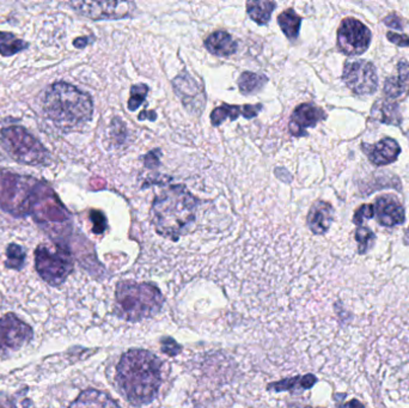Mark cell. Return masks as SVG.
<instances>
[{
	"label": "cell",
	"mask_w": 409,
	"mask_h": 408,
	"mask_svg": "<svg viewBox=\"0 0 409 408\" xmlns=\"http://www.w3.org/2000/svg\"><path fill=\"white\" fill-rule=\"evenodd\" d=\"M116 379L132 405L140 407L150 404L162 384V362L148 351H128L120 359Z\"/></svg>",
	"instance_id": "1"
},
{
	"label": "cell",
	"mask_w": 409,
	"mask_h": 408,
	"mask_svg": "<svg viewBox=\"0 0 409 408\" xmlns=\"http://www.w3.org/2000/svg\"><path fill=\"white\" fill-rule=\"evenodd\" d=\"M197 200L183 185H170L155 199L152 224L163 237L179 241L195 223Z\"/></svg>",
	"instance_id": "2"
},
{
	"label": "cell",
	"mask_w": 409,
	"mask_h": 408,
	"mask_svg": "<svg viewBox=\"0 0 409 408\" xmlns=\"http://www.w3.org/2000/svg\"><path fill=\"white\" fill-rule=\"evenodd\" d=\"M42 107L47 118L62 128L85 124L94 113L90 95L65 82L54 83L45 91Z\"/></svg>",
	"instance_id": "3"
},
{
	"label": "cell",
	"mask_w": 409,
	"mask_h": 408,
	"mask_svg": "<svg viewBox=\"0 0 409 408\" xmlns=\"http://www.w3.org/2000/svg\"><path fill=\"white\" fill-rule=\"evenodd\" d=\"M163 304V295L153 284L121 281L116 286L118 314L126 321L137 322L152 318Z\"/></svg>",
	"instance_id": "4"
},
{
	"label": "cell",
	"mask_w": 409,
	"mask_h": 408,
	"mask_svg": "<svg viewBox=\"0 0 409 408\" xmlns=\"http://www.w3.org/2000/svg\"><path fill=\"white\" fill-rule=\"evenodd\" d=\"M40 182L32 176L0 168V209L13 217L32 215Z\"/></svg>",
	"instance_id": "5"
},
{
	"label": "cell",
	"mask_w": 409,
	"mask_h": 408,
	"mask_svg": "<svg viewBox=\"0 0 409 408\" xmlns=\"http://www.w3.org/2000/svg\"><path fill=\"white\" fill-rule=\"evenodd\" d=\"M0 141L8 156L22 164L47 165L50 161L48 150L41 141L21 126H8L1 129Z\"/></svg>",
	"instance_id": "6"
},
{
	"label": "cell",
	"mask_w": 409,
	"mask_h": 408,
	"mask_svg": "<svg viewBox=\"0 0 409 408\" xmlns=\"http://www.w3.org/2000/svg\"><path fill=\"white\" fill-rule=\"evenodd\" d=\"M35 266L43 281L50 285H60L74 269L71 253L62 244H41L35 251Z\"/></svg>",
	"instance_id": "7"
},
{
	"label": "cell",
	"mask_w": 409,
	"mask_h": 408,
	"mask_svg": "<svg viewBox=\"0 0 409 408\" xmlns=\"http://www.w3.org/2000/svg\"><path fill=\"white\" fill-rule=\"evenodd\" d=\"M34 219L47 230L57 229L70 220V215L62 205L60 199L45 182H40L37 190L36 202L34 206Z\"/></svg>",
	"instance_id": "8"
},
{
	"label": "cell",
	"mask_w": 409,
	"mask_h": 408,
	"mask_svg": "<svg viewBox=\"0 0 409 408\" xmlns=\"http://www.w3.org/2000/svg\"><path fill=\"white\" fill-rule=\"evenodd\" d=\"M371 31L356 18H345L338 30V45L346 55H360L371 43Z\"/></svg>",
	"instance_id": "9"
},
{
	"label": "cell",
	"mask_w": 409,
	"mask_h": 408,
	"mask_svg": "<svg viewBox=\"0 0 409 408\" xmlns=\"http://www.w3.org/2000/svg\"><path fill=\"white\" fill-rule=\"evenodd\" d=\"M342 79L356 95H371L378 87L376 69L366 60L346 62Z\"/></svg>",
	"instance_id": "10"
},
{
	"label": "cell",
	"mask_w": 409,
	"mask_h": 408,
	"mask_svg": "<svg viewBox=\"0 0 409 408\" xmlns=\"http://www.w3.org/2000/svg\"><path fill=\"white\" fill-rule=\"evenodd\" d=\"M70 6L95 21L125 18L134 10V3L130 1H74Z\"/></svg>",
	"instance_id": "11"
},
{
	"label": "cell",
	"mask_w": 409,
	"mask_h": 408,
	"mask_svg": "<svg viewBox=\"0 0 409 408\" xmlns=\"http://www.w3.org/2000/svg\"><path fill=\"white\" fill-rule=\"evenodd\" d=\"M33 337V330L15 314L0 318V350H18Z\"/></svg>",
	"instance_id": "12"
},
{
	"label": "cell",
	"mask_w": 409,
	"mask_h": 408,
	"mask_svg": "<svg viewBox=\"0 0 409 408\" xmlns=\"http://www.w3.org/2000/svg\"><path fill=\"white\" fill-rule=\"evenodd\" d=\"M327 118L322 108L314 104H304L296 108L290 120V132L292 136H304L307 134V128L315 127L316 125Z\"/></svg>",
	"instance_id": "13"
},
{
	"label": "cell",
	"mask_w": 409,
	"mask_h": 408,
	"mask_svg": "<svg viewBox=\"0 0 409 408\" xmlns=\"http://www.w3.org/2000/svg\"><path fill=\"white\" fill-rule=\"evenodd\" d=\"M373 209L377 222L383 227H396L405 222V209L398 199L391 194H384L377 198Z\"/></svg>",
	"instance_id": "14"
},
{
	"label": "cell",
	"mask_w": 409,
	"mask_h": 408,
	"mask_svg": "<svg viewBox=\"0 0 409 408\" xmlns=\"http://www.w3.org/2000/svg\"><path fill=\"white\" fill-rule=\"evenodd\" d=\"M172 84L184 106L188 107L190 111H197L200 113L206 102V97L197 82L188 73H182L174 79Z\"/></svg>",
	"instance_id": "15"
},
{
	"label": "cell",
	"mask_w": 409,
	"mask_h": 408,
	"mask_svg": "<svg viewBox=\"0 0 409 408\" xmlns=\"http://www.w3.org/2000/svg\"><path fill=\"white\" fill-rule=\"evenodd\" d=\"M368 160L375 165H387L396 161L401 153V148L393 138H384L373 146L361 145Z\"/></svg>",
	"instance_id": "16"
},
{
	"label": "cell",
	"mask_w": 409,
	"mask_h": 408,
	"mask_svg": "<svg viewBox=\"0 0 409 408\" xmlns=\"http://www.w3.org/2000/svg\"><path fill=\"white\" fill-rule=\"evenodd\" d=\"M334 220V209L327 202H316L307 215V225L315 235H324Z\"/></svg>",
	"instance_id": "17"
},
{
	"label": "cell",
	"mask_w": 409,
	"mask_h": 408,
	"mask_svg": "<svg viewBox=\"0 0 409 408\" xmlns=\"http://www.w3.org/2000/svg\"><path fill=\"white\" fill-rule=\"evenodd\" d=\"M262 104H247L243 107L238 106H230V104H223L221 107L216 108L211 114V122L213 126H221L224 120H236L238 116H244L246 119H253L258 115L261 111Z\"/></svg>",
	"instance_id": "18"
},
{
	"label": "cell",
	"mask_w": 409,
	"mask_h": 408,
	"mask_svg": "<svg viewBox=\"0 0 409 408\" xmlns=\"http://www.w3.org/2000/svg\"><path fill=\"white\" fill-rule=\"evenodd\" d=\"M397 71V77H389L384 83V94L389 99H400L409 95L408 62H398Z\"/></svg>",
	"instance_id": "19"
},
{
	"label": "cell",
	"mask_w": 409,
	"mask_h": 408,
	"mask_svg": "<svg viewBox=\"0 0 409 408\" xmlns=\"http://www.w3.org/2000/svg\"><path fill=\"white\" fill-rule=\"evenodd\" d=\"M204 47L217 57H230L237 50V42L226 31L218 30L204 40Z\"/></svg>",
	"instance_id": "20"
},
{
	"label": "cell",
	"mask_w": 409,
	"mask_h": 408,
	"mask_svg": "<svg viewBox=\"0 0 409 408\" xmlns=\"http://www.w3.org/2000/svg\"><path fill=\"white\" fill-rule=\"evenodd\" d=\"M70 408H121L106 393L88 389L78 396Z\"/></svg>",
	"instance_id": "21"
},
{
	"label": "cell",
	"mask_w": 409,
	"mask_h": 408,
	"mask_svg": "<svg viewBox=\"0 0 409 408\" xmlns=\"http://www.w3.org/2000/svg\"><path fill=\"white\" fill-rule=\"evenodd\" d=\"M373 118L384 122V124L394 125L398 126L401 124L402 118L400 114L398 106L395 102H389V101H377L371 111Z\"/></svg>",
	"instance_id": "22"
},
{
	"label": "cell",
	"mask_w": 409,
	"mask_h": 408,
	"mask_svg": "<svg viewBox=\"0 0 409 408\" xmlns=\"http://www.w3.org/2000/svg\"><path fill=\"white\" fill-rule=\"evenodd\" d=\"M277 8L275 1H248L247 3V13L249 15L250 18L260 25H265L270 22L272 13Z\"/></svg>",
	"instance_id": "23"
},
{
	"label": "cell",
	"mask_w": 409,
	"mask_h": 408,
	"mask_svg": "<svg viewBox=\"0 0 409 408\" xmlns=\"http://www.w3.org/2000/svg\"><path fill=\"white\" fill-rule=\"evenodd\" d=\"M278 23L282 33L285 34L290 40H296L298 37L302 18L297 15L293 8H287L284 13H280L278 16Z\"/></svg>",
	"instance_id": "24"
},
{
	"label": "cell",
	"mask_w": 409,
	"mask_h": 408,
	"mask_svg": "<svg viewBox=\"0 0 409 408\" xmlns=\"http://www.w3.org/2000/svg\"><path fill=\"white\" fill-rule=\"evenodd\" d=\"M267 82H268V79H267L266 76L253 73V72H244L238 79V87H240L242 94L251 95V94H256L261 90Z\"/></svg>",
	"instance_id": "25"
},
{
	"label": "cell",
	"mask_w": 409,
	"mask_h": 408,
	"mask_svg": "<svg viewBox=\"0 0 409 408\" xmlns=\"http://www.w3.org/2000/svg\"><path fill=\"white\" fill-rule=\"evenodd\" d=\"M28 42L15 36L8 31H0V54L3 57H11L18 52L28 48Z\"/></svg>",
	"instance_id": "26"
},
{
	"label": "cell",
	"mask_w": 409,
	"mask_h": 408,
	"mask_svg": "<svg viewBox=\"0 0 409 408\" xmlns=\"http://www.w3.org/2000/svg\"><path fill=\"white\" fill-rule=\"evenodd\" d=\"M25 251L21 246L11 244L6 249V267L21 269L25 266Z\"/></svg>",
	"instance_id": "27"
},
{
	"label": "cell",
	"mask_w": 409,
	"mask_h": 408,
	"mask_svg": "<svg viewBox=\"0 0 409 408\" xmlns=\"http://www.w3.org/2000/svg\"><path fill=\"white\" fill-rule=\"evenodd\" d=\"M356 239L360 254H365L373 247L376 236L368 227H358L356 231Z\"/></svg>",
	"instance_id": "28"
},
{
	"label": "cell",
	"mask_w": 409,
	"mask_h": 408,
	"mask_svg": "<svg viewBox=\"0 0 409 408\" xmlns=\"http://www.w3.org/2000/svg\"><path fill=\"white\" fill-rule=\"evenodd\" d=\"M148 87L145 84H138L131 87V97L128 99V109L134 111L144 104L148 95Z\"/></svg>",
	"instance_id": "29"
},
{
	"label": "cell",
	"mask_w": 409,
	"mask_h": 408,
	"mask_svg": "<svg viewBox=\"0 0 409 408\" xmlns=\"http://www.w3.org/2000/svg\"><path fill=\"white\" fill-rule=\"evenodd\" d=\"M373 217H375V209L373 204H365L356 211V213L353 216V223L360 227L365 219H371Z\"/></svg>",
	"instance_id": "30"
},
{
	"label": "cell",
	"mask_w": 409,
	"mask_h": 408,
	"mask_svg": "<svg viewBox=\"0 0 409 408\" xmlns=\"http://www.w3.org/2000/svg\"><path fill=\"white\" fill-rule=\"evenodd\" d=\"M91 220L94 223L92 231L95 234H102L106 229V216L103 215L99 211H92L90 213Z\"/></svg>",
	"instance_id": "31"
},
{
	"label": "cell",
	"mask_w": 409,
	"mask_h": 408,
	"mask_svg": "<svg viewBox=\"0 0 409 408\" xmlns=\"http://www.w3.org/2000/svg\"><path fill=\"white\" fill-rule=\"evenodd\" d=\"M387 37L390 42H393L396 45H401V47H409V36L403 35V34L391 33L389 31L387 34Z\"/></svg>",
	"instance_id": "32"
},
{
	"label": "cell",
	"mask_w": 409,
	"mask_h": 408,
	"mask_svg": "<svg viewBox=\"0 0 409 408\" xmlns=\"http://www.w3.org/2000/svg\"><path fill=\"white\" fill-rule=\"evenodd\" d=\"M385 25H388L390 28H393V29H402V21L400 17L395 15V13H390L388 16L385 17L384 20Z\"/></svg>",
	"instance_id": "33"
},
{
	"label": "cell",
	"mask_w": 409,
	"mask_h": 408,
	"mask_svg": "<svg viewBox=\"0 0 409 408\" xmlns=\"http://www.w3.org/2000/svg\"><path fill=\"white\" fill-rule=\"evenodd\" d=\"M341 408H365L363 404L358 400H351L347 404H345Z\"/></svg>",
	"instance_id": "34"
},
{
	"label": "cell",
	"mask_w": 409,
	"mask_h": 408,
	"mask_svg": "<svg viewBox=\"0 0 409 408\" xmlns=\"http://www.w3.org/2000/svg\"><path fill=\"white\" fill-rule=\"evenodd\" d=\"M86 38H88V37H81V38H78V40H76V41L74 42V45L78 47V48H83V47L89 42V40H86Z\"/></svg>",
	"instance_id": "35"
},
{
	"label": "cell",
	"mask_w": 409,
	"mask_h": 408,
	"mask_svg": "<svg viewBox=\"0 0 409 408\" xmlns=\"http://www.w3.org/2000/svg\"><path fill=\"white\" fill-rule=\"evenodd\" d=\"M408 232H409V229H408Z\"/></svg>",
	"instance_id": "36"
}]
</instances>
